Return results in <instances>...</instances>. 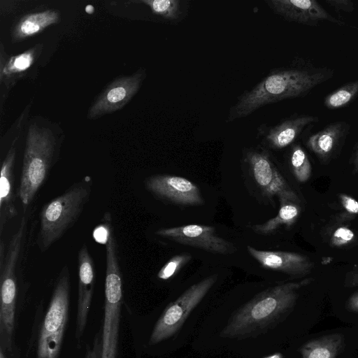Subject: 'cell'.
I'll return each instance as SVG.
<instances>
[{"instance_id":"1","label":"cell","mask_w":358,"mask_h":358,"mask_svg":"<svg viewBox=\"0 0 358 358\" xmlns=\"http://www.w3.org/2000/svg\"><path fill=\"white\" fill-rule=\"evenodd\" d=\"M333 75L330 69L299 64L274 69L238 97L229 110L226 122L246 117L266 105L306 96Z\"/></svg>"},{"instance_id":"2","label":"cell","mask_w":358,"mask_h":358,"mask_svg":"<svg viewBox=\"0 0 358 358\" xmlns=\"http://www.w3.org/2000/svg\"><path fill=\"white\" fill-rule=\"evenodd\" d=\"M314 280L312 278L265 289L234 313L222 329L226 338L256 337L280 322L294 308L299 290Z\"/></svg>"},{"instance_id":"3","label":"cell","mask_w":358,"mask_h":358,"mask_svg":"<svg viewBox=\"0 0 358 358\" xmlns=\"http://www.w3.org/2000/svg\"><path fill=\"white\" fill-rule=\"evenodd\" d=\"M70 291V272L65 265L57 278L43 317L42 303L37 308L27 356L34 345L36 358H59L69 321Z\"/></svg>"},{"instance_id":"4","label":"cell","mask_w":358,"mask_h":358,"mask_svg":"<svg viewBox=\"0 0 358 358\" xmlns=\"http://www.w3.org/2000/svg\"><path fill=\"white\" fill-rule=\"evenodd\" d=\"M60 144L48 128L29 125L23 156L18 196L24 210L30 206L56 164Z\"/></svg>"},{"instance_id":"5","label":"cell","mask_w":358,"mask_h":358,"mask_svg":"<svg viewBox=\"0 0 358 358\" xmlns=\"http://www.w3.org/2000/svg\"><path fill=\"white\" fill-rule=\"evenodd\" d=\"M92 185V178L87 176L42 207L36 241L41 252L74 226L90 199Z\"/></svg>"},{"instance_id":"6","label":"cell","mask_w":358,"mask_h":358,"mask_svg":"<svg viewBox=\"0 0 358 358\" xmlns=\"http://www.w3.org/2000/svg\"><path fill=\"white\" fill-rule=\"evenodd\" d=\"M103 317L101 331V358H117L124 302L118 245L113 225L107 227Z\"/></svg>"},{"instance_id":"7","label":"cell","mask_w":358,"mask_h":358,"mask_svg":"<svg viewBox=\"0 0 358 358\" xmlns=\"http://www.w3.org/2000/svg\"><path fill=\"white\" fill-rule=\"evenodd\" d=\"M217 280V274L208 276L191 285L177 299L170 303L156 322L149 338V344H158L176 335Z\"/></svg>"},{"instance_id":"8","label":"cell","mask_w":358,"mask_h":358,"mask_svg":"<svg viewBox=\"0 0 358 358\" xmlns=\"http://www.w3.org/2000/svg\"><path fill=\"white\" fill-rule=\"evenodd\" d=\"M146 76V70L141 68L131 75L115 79L94 101L87 118L95 120L124 108L140 90Z\"/></svg>"},{"instance_id":"9","label":"cell","mask_w":358,"mask_h":358,"mask_svg":"<svg viewBox=\"0 0 358 358\" xmlns=\"http://www.w3.org/2000/svg\"><path fill=\"white\" fill-rule=\"evenodd\" d=\"M243 162L248 166L257 185L267 198L280 195L298 196L280 174L265 148L245 149Z\"/></svg>"},{"instance_id":"10","label":"cell","mask_w":358,"mask_h":358,"mask_svg":"<svg viewBox=\"0 0 358 358\" xmlns=\"http://www.w3.org/2000/svg\"><path fill=\"white\" fill-rule=\"evenodd\" d=\"M215 232V229L212 226L187 224L162 228L156 231L155 234L215 254H231L237 250L231 242L217 236Z\"/></svg>"},{"instance_id":"11","label":"cell","mask_w":358,"mask_h":358,"mask_svg":"<svg viewBox=\"0 0 358 358\" xmlns=\"http://www.w3.org/2000/svg\"><path fill=\"white\" fill-rule=\"evenodd\" d=\"M78 292L75 325V342L78 349L82 347L96 285V269L86 244L78 254Z\"/></svg>"},{"instance_id":"12","label":"cell","mask_w":358,"mask_h":358,"mask_svg":"<svg viewBox=\"0 0 358 358\" xmlns=\"http://www.w3.org/2000/svg\"><path fill=\"white\" fill-rule=\"evenodd\" d=\"M148 191L157 197L182 206H202L204 200L199 187L180 176L157 174L144 182Z\"/></svg>"},{"instance_id":"13","label":"cell","mask_w":358,"mask_h":358,"mask_svg":"<svg viewBox=\"0 0 358 358\" xmlns=\"http://www.w3.org/2000/svg\"><path fill=\"white\" fill-rule=\"evenodd\" d=\"M268 7L285 20L308 26L323 21L343 25L315 0H266Z\"/></svg>"},{"instance_id":"14","label":"cell","mask_w":358,"mask_h":358,"mask_svg":"<svg viewBox=\"0 0 358 358\" xmlns=\"http://www.w3.org/2000/svg\"><path fill=\"white\" fill-rule=\"evenodd\" d=\"M319 120L317 116L295 115L273 126L262 124L257 129V137L264 148L280 150L294 143L307 126Z\"/></svg>"},{"instance_id":"15","label":"cell","mask_w":358,"mask_h":358,"mask_svg":"<svg viewBox=\"0 0 358 358\" xmlns=\"http://www.w3.org/2000/svg\"><path fill=\"white\" fill-rule=\"evenodd\" d=\"M247 251L262 267L292 275H304L314 267L306 255L297 252L261 250L250 245Z\"/></svg>"},{"instance_id":"16","label":"cell","mask_w":358,"mask_h":358,"mask_svg":"<svg viewBox=\"0 0 358 358\" xmlns=\"http://www.w3.org/2000/svg\"><path fill=\"white\" fill-rule=\"evenodd\" d=\"M16 150L11 146L5 156L1 168L0 177V234L2 238L7 223L17 215L14 191V166Z\"/></svg>"},{"instance_id":"17","label":"cell","mask_w":358,"mask_h":358,"mask_svg":"<svg viewBox=\"0 0 358 358\" xmlns=\"http://www.w3.org/2000/svg\"><path fill=\"white\" fill-rule=\"evenodd\" d=\"M43 44L38 43L24 52L9 56L4 50L3 43L0 45V84L9 90L17 80L35 63L43 50Z\"/></svg>"},{"instance_id":"18","label":"cell","mask_w":358,"mask_h":358,"mask_svg":"<svg viewBox=\"0 0 358 358\" xmlns=\"http://www.w3.org/2000/svg\"><path fill=\"white\" fill-rule=\"evenodd\" d=\"M348 130L349 124L347 122H333L310 135L307 138L306 145L318 157L326 159L336 150Z\"/></svg>"},{"instance_id":"19","label":"cell","mask_w":358,"mask_h":358,"mask_svg":"<svg viewBox=\"0 0 358 358\" xmlns=\"http://www.w3.org/2000/svg\"><path fill=\"white\" fill-rule=\"evenodd\" d=\"M59 13L53 9L27 13L14 25L11 37L13 42H19L33 36L58 23Z\"/></svg>"},{"instance_id":"20","label":"cell","mask_w":358,"mask_h":358,"mask_svg":"<svg viewBox=\"0 0 358 358\" xmlns=\"http://www.w3.org/2000/svg\"><path fill=\"white\" fill-rule=\"evenodd\" d=\"M280 208L278 215L267 220L264 223L255 224L251 227L252 231L260 235H270L273 234L281 226L292 227L297 220L301 208L299 202L286 196H278Z\"/></svg>"},{"instance_id":"21","label":"cell","mask_w":358,"mask_h":358,"mask_svg":"<svg viewBox=\"0 0 358 358\" xmlns=\"http://www.w3.org/2000/svg\"><path fill=\"white\" fill-rule=\"evenodd\" d=\"M344 344L342 334H327L306 343L300 349L301 358H337Z\"/></svg>"},{"instance_id":"22","label":"cell","mask_w":358,"mask_h":358,"mask_svg":"<svg viewBox=\"0 0 358 358\" xmlns=\"http://www.w3.org/2000/svg\"><path fill=\"white\" fill-rule=\"evenodd\" d=\"M152 13L169 23L176 24L183 20L189 12L187 0H141Z\"/></svg>"},{"instance_id":"23","label":"cell","mask_w":358,"mask_h":358,"mask_svg":"<svg viewBox=\"0 0 358 358\" xmlns=\"http://www.w3.org/2000/svg\"><path fill=\"white\" fill-rule=\"evenodd\" d=\"M358 95V80L345 83L327 94L324 105L329 109H338L348 105Z\"/></svg>"},{"instance_id":"24","label":"cell","mask_w":358,"mask_h":358,"mask_svg":"<svg viewBox=\"0 0 358 358\" xmlns=\"http://www.w3.org/2000/svg\"><path fill=\"white\" fill-rule=\"evenodd\" d=\"M289 162L292 173L299 182H305L309 180L312 172L311 164L306 152L299 144L292 147Z\"/></svg>"},{"instance_id":"25","label":"cell","mask_w":358,"mask_h":358,"mask_svg":"<svg viewBox=\"0 0 358 358\" xmlns=\"http://www.w3.org/2000/svg\"><path fill=\"white\" fill-rule=\"evenodd\" d=\"M192 259L190 253L182 252L171 258L159 270L157 277L162 280H168L174 276Z\"/></svg>"},{"instance_id":"26","label":"cell","mask_w":358,"mask_h":358,"mask_svg":"<svg viewBox=\"0 0 358 358\" xmlns=\"http://www.w3.org/2000/svg\"><path fill=\"white\" fill-rule=\"evenodd\" d=\"M355 238L352 230L347 227H340L332 234L330 241L334 246L341 247L352 242Z\"/></svg>"},{"instance_id":"27","label":"cell","mask_w":358,"mask_h":358,"mask_svg":"<svg viewBox=\"0 0 358 358\" xmlns=\"http://www.w3.org/2000/svg\"><path fill=\"white\" fill-rule=\"evenodd\" d=\"M84 358H101V331L95 334L92 343L86 345Z\"/></svg>"},{"instance_id":"28","label":"cell","mask_w":358,"mask_h":358,"mask_svg":"<svg viewBox=\"0 0 358 358\" xmlns=\"http://www.w3.org/2000/svg\"><path fill=\"white\" fill-rule=\"evenodd\" d=\"M339 198L343 208L348 214L358 215V201L355 199L345 194H341Z\"/></svg>"},{"instance_id":"29","label":"cell","mask_w":358,"mask_h":358,"mask_svg":"<svg viewBox=\"0 0 358 358\" xmlns=\"http://www.w3.org/2000/svg\"><path fill=\"white\" fill-rule=\"evenodd\" d=\"M324 2L337 11L352 12L354 3L351 0H324Z\"/></svg>"},{"instance_id":"30","label":"cell","mask_w":358,"mask_h":358,"mask_svg":"<svg viewBox=\"0 0 358 358\" xmlns=\"http://www.w3.org/2000/svg\"><path fill=\"white\" fill-rule=\"evenodd\" d=\"M345 285L347 287H355L358 285V266L346 275Z\"/></svg>"},{"instance_id":"31","label":"cell","mask_w":358,"mask_h":358,"mask_svg":"<svg viewBox=\"0 0 358 358\" xmlns=\"http://www.w3.org/2000/svg\"><path fill=\"white\" fill-rule=\"evenodd\" d=\"M347 308L351 311L358 313V292L350 296L347 301Z\"/></svg>"},{"instance_id":"32","label":"cell","mask_w":358,"mask_h":358,"mask_svg":"<svg viewBox=\"0 0 358 358\" xmlns=\"http://www.w3.org/2000/svg\"><path fill=\"white\" fill-rule=\"evenodd\" d=\"M354 166L355 171L358 173V144L354 157Z\"/></svg>"},{"instance_id":"33","label":"cell","mask_w":358,"mask_h":358,"mask_svg":"<svg viewBox=\"0 0 358 358\" xmlns=\"http://www.w3.org/2000/svg\"><path fill=\"white\" fill-rule=\"evenodd\" d=\"M263 358H284V356L281 352H276L273 354L268 355Z\"/></svg>"},{"instance_id":"34","label":"cell","mask_w":358,"mask_h":358,"mask_svg":"<svg viewBox=\"0 0 358 358\" xmlns=\"http://www.w3.org/2000/svg\"><path fill=\"white\" fill-rule=\"evenodd\" d=\"M85 10L88 13H92L94 11V7L92 5H87L85 8Z\"/></svg>"},{"instance_id":"35","label":"cell","mask_w":358,"mask_h":358,"mask_svg":"<svg viewBox=\"0 0 358 358\" xmlns=\"http://www.w3.org/2000/svg\"><path fill=\"white\" fill-rule=\"evenodd\" d=\"M0 358H8V357L2 351L0 350Z\"/></svg>"}]
</instances>
